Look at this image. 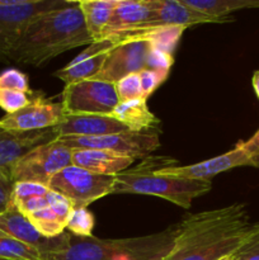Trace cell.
<instances>
[{
	"instance_id": "6da1fadb",
	"label": "cell",
	"mask_w": 259,
	"mask_h": 260,
	"mask_svg": "<svg viewBox=\"0 0 259 260\" xmlns=\"http://www.w3.org/2000/svg\"><path fill=\"white\" fill-rule=\"evenodd\" d=\"M255 226L241 203L195 213L179 222L174 246L164 260H221L231 256Z\"/></svg>"
},
{
	"instance_id": "7a4b0ae2",
	"label": "cell",
	"mask_w": 259,
	"mask_h": 260,
	"mask_svg": "<svg viewBox=\"0 0 259 260\" xmlns=\"http://www.w3.org/2000/svg\"><path fill=\"white\" fill-rule=\"evenodd\" d=\"M94 40L84 22L79 2L71 7L38 15L23 32L8 58L18 63L40 66L56 56Z\"/></svg>"
},
{
	"instance_id": "3957f363",
	"label": "cell",
	"mask_w": 259,
	"mask_h": 260,
	"mask_svg": "<svg viewBox=\"0 0 259 260\" xmlns=\"http://www.w3.org/2000/svg\"><path fill=\"white\" fill-rule=\"evenodd\" d=\"M211 188V180L173 177L139 167L116 175L112 194L155 196L188 210L195 198L206 194Z\"/></svg>"
},
{
	"instance_id": "277c9868",
	"label": "cell",
	"mask_w": 259,
	"mask_h": 260,
	"mask_svg": "<svg viewBox=\"0 0 259 260\" xmlns=\"http://www.w3.org/2000/svg\"><path fill=\"white\" fill-rule=\"evenodd\" d=\"M75 3L74 0H0V58H8L35 18Z\"/></svg>"
},
{
	"instance_id": "5b68a950",
	"label": "cell",
	"mask_w": 259,
	"mask_h": 260,
	"mask_svg": "<svg viewBox=\"0 0 259 260\" xmlns=\"http://www.w3.org/2000/svg\"><path fill=\"white\" fill-rule=\"evenodd\" d=\"M73 150L58 140L41 145L25 154L10 172L13 183L33 182L46 185L51 183L55 175L71 165Z\"/></svg>"
},
{
	"instance_id": "8992f818",
	"label": "cell",
	"mask_w": 259,
	"mask_h": 260,
	"mask_svg": "<svg viewBox=\"0 0 259 260\" xmlns=\"http://www.w3.org/2000/svg\"><path fill=\"white\" fill-rule=\"evenodd\" d=\"M113 175H101L69 165L53 177L48 188L68 198L74 207H88L94 201L112 194Z\"/></svg>"
},
{
	"instance_id": "52a82bcc",
	"label": "cell",
	"mask_w": 259,
	"mask_h": 260,
	"mask_svg": "<svg viewBox=\"0 0 259 260\" xmlns=\"http://www.w3.org/2000/svg\"><path fill=\"white\" fill-rule=\"evenodd\" d=\"M61 103L65 114L111 116L119 98L113 83L89 79L66 85Z\"/></svg>"
},
{
	"instance_id": "ba28073f",
	"label": "cell",
	"mask_w": 259,
	"mask_h": 260,
	"mask_svg": "<svg viewBox=\"0 0 259 260\" xmlns=\"http://www.w3.org/2000/svg\"><path fill=\"white\" fill-rule=\"evenodd\" d=\"M58 141L71 150L96 149L106 150L123 156L145 157L159 149L160 140L157 132H121L96 137H58Z\"/></svg>"
},
{
	"instance_id": "9c48e42d",
	"label": "cell",
	"mask_w": 259,
	"mask_h": 260,
	"mask_svg": "<svg viewBox=\"0 0 259 260\" xmlns=\"http://www.w3.org/2000/svg\"><path fill=\"white\" fill-rule=\"evenodd\" d=\"M150 50L151 46L146 41H122L109 51L103 66L94 79L116 84L124 76L141 73L146 69Z\"/></svg>"
},
{
	"instance_id": "30bf717a",
	"label": "cell",
	"mask_w": 259,
	"mask_h": 260,
	"mask_svg": "<svg viewBox=\"0 0 259 260\" xmlns=\"http://www.w3.org/2000/svg\"><path fill=\"white\" fill-rule=\"evenodd\" d=\"M0 230L40 251L42 260L50 254L62 251L69 244V231L65 230L55 239L45 238L36 230L30 221L14 207H9L5 212L0 213Z\"/></svg>"
},
{
	"instance_id": "8fae6325",
	"label": "cell",
	"mask_w": 259,
	"mask_h": 260,
	"mask_svg": "<svg viewBox=\"0 0 259 260\" xmlns=\"http://www.w3.org/2000/svg\"><path fill=\"white\" fill-rule=\"evenodd\" d=\"M65 116L61 102H50L42 98L30 101L28 106L0 118V127L13 131H38L56 127Z\"/></svg>"
},
{
	"instance_id": "7c38bea8",
	"label": "cell",
	"mask_w": 259,
	"mask_h": 260,
	"mask_svg": "<svg viewBox=\"0 0 259 260\" xmlns=\"http://www.w3.org/2000/svg\"><path fill=\"white\" fill-rule=\"evenodd\" d=\"M238 167H255L253 156L239 142L233 150L212 159L205 160L197 164L184 165V167H170L169 165V167L160 168L157 172L161 174L188 178V179L211 180V178L215 175Z\"/></svg>"
},
{
	"instance_id": "4fadbf2b",
	"label": "cell",
	"mask_w": 259,
	"mask_h": 260,
	"mask_svg": "<svg viewBox=\"0 0 259 260\" xmlns=\"http://www.w3.org/2000/svg\"><path fill=\"white\" fill-rule=\"evenodd\" d=\"M55 127L38 131H13L0 127V172L10 177L12 168L35 147L56 141Z\"/></svg>"
},
{
	"instance_id": "5bb4252c",
	"label": "cell",
	"mask_w": 259,
	"mask_h": 260,
	"mask_svg": "<svg viewBox=\"0 0 259 260\" xmlns=\"http://www.w3.org/2000/svg\"><path fill=\"white\" fill-rule=\"evenodd\" d=\"M151 27H156L154 13L147 7L145 0H116L111 20L99 40H116L122 36Z\"/></svg>"
},
{
	"instance_id": "9a60e30c",
	"label": "cell",
	"mask_w": 259,
	"mask_h": 260,
	"mask_svg": "<svg viewBox=\"0 0 259 260\" xmlns=\"http://www.w3.org/2000/svg\"><path fill=\"white\" fill-rule=\"evenodd\" d=\"M55 128L58 137H96L130 131L114 117L94 114H65Z\"/></svg>"
},
{
	"instance_id": "2e32d148",
	"label": "cell",
	"mask_w": 259,
	"mask_h": 260,
	"mask_svg": "<svg viewBox=\"0 0 259 260\" xmlns=\"http://www.w3.org/2000/svg\"><path fill=\"white\" fill-rule=\"evenodd\" d=\"M147 7L154 13L155 25H177L188 28L203 23L230 22L226 19L208 17L185 7L180 0H145Z\"/></svg>"
},
{
	"instance_id": "e0dca14e",
	"label": "cell",
	"mask_w": 259,
	"mask_h": 260,
	"mask_svg": "<svg viewBox=\"0 0 259 260\" xmlns=\"http://www.w3.org/2000/svg\"><path fill=\"white\" fill-rule=\"evenodd\" d=\"M135 159L114 154L106 150L78 149L73 150L71 164L101 175H113L128 170Z\"/></svg>"
},
{
	"instance_id": "ac0fdd59",
	"label": "cell",
	"mask_w": 259,
	"mask_h": 260,
	"mask_svg": "<svg viewBox=\"0 0 259 260\" xmlns=\"http://www.w3.org/2000/svg\"><path fill=\"white\" fill-rule=\"evenodd\" d=\"M147 99L139 98L119 102L111 114L132 132H150L160 126V119L150 112Z\"/></svg>"
},
{
	"instance_id": "d6986e66",
	"label": "cell",
	"mask_w": 259,
	"mask_h": 260,
	"mask_svg": "<svg viewBox=\"0 0 259 260\" xmlns=\"http://www.w3.org/2000/svg\"><path fill=\"white\" fill-rule=\"evenodd\" d=\"M184 30L185 28L177 27V25H157V27L144 28V29L136 30V32L122 36V37L116 38L113 41H116L117 43L122 42V41L131 40L146 41L152 48H156V50L164 51V52L173 55ZM109 40H112V38H109Z\"/></svg>"
},
{
	"instance_id": "ffe728a7",
	"label": "cell",
	"mask_w": 259,
	"mask_h": 260,
	"mask_svg": "<svg viewBox=\"0 0 259 260\" xmlns=\"http://www.w3.org/2000/svg\"><path fill=\"white\" fill-rule=\"evenodd\" d=\"M116 0H79L86 29L94 41L101 38L113 14Z\"/></svg>"
},
{
	"instance_id": "44dd1931",
	"label": "cell",
	"mask_w": 259,
	"mask_h": 260,
	"mask_svg": "<svg viewBox=\"0 0 259 260\" xmlns=\"http://www.w3.org/2000/svg\"><path fill=\"white\" fill-rule=\"evenodd\" d=\"M180 2L196 12L226 20H230L229 14L236 10L259 8V0H180Z\"/></svg>"
},
{
	"instance_id": "7402d4cb",
	"label": "cell",
	"mask_w": 259,
	"mask_h": 260,
	"mask_svg": "<svg viewBox=\"0 0 259 260\" xmlns=\"http://www.w3.org/2000/svg\"><path fill=\"white\" fill-rule=\"evenodd\" d=\"M107 55H108V52L102 53V55L95 56V57L89 58V60L81 61V62L75 63V65H66L65 68L55 71L53 76L61 79L66 85L78 83V81L94 79L96 74L99 73L102 66H103Z\"/></svg>"
},
{
	"instance_id": "603a6c76",
	"label": "cell",
	"mask_w": 259,
	"mask_h": 260,
	"mask_svg": "<svg viewBox=\"0 0 259 260\" xmlns=\"http://www.w3.org/2000/svg\"><path fill=\"white\" fill-rule=\"evenodd\" d=\"M0 260H42L40 251L0 230Z\"/></svg>"
},
{
	"instance_id": "cb8c5ba5",
	"label": "cell",
	"mask_w": 259,
	"mask_h": 260,
	"mask_svg": "<svg viewBox=\"0 0 259 260\" xmlns=\"http://www.w3.org/2000/svg\"><path fill=\"white\" fill-rule=\"evenodd\" d=\"M36 230L47 239H55L66 230V225L53 213L50 207H45L27 216Z\"/></svg>"
},
{
	"instance_id": "d4e9b609",
	"label": "cell",
	"mask_w": 259,
	"mask_h": 260,
	"mask_svg": "<svg viewBox=\"0 0 259 260\" xmlns=\"http://www.w3.org/2000/svg\"><path fill=\"white\" fill-rule=\"evenodd\" d=\"M94 216L86 207H74L66 222V231L81 238L93 236Z\"/></svg>"
},
{
	"instance_id": "484cf974",
	"label": "cell",
	"mask_w": 259,
	"mask_h": 260,
	"mask_svg": "<svg viewBox=\"0 0 259 260\" xmlns=\"http://www.w3.org/2000/svg\"><path fill=\"white\" fill-rule=\"evenodd\" d=\"M114 86H116V91L119 98V102H127L132 101V99L144 98V95H142L141 81H140V73L124 76L121 80L117 81L114 84Z\"/></svg>"
},
{
	"instance_id": "4316f807",
	"label": "cell",
	"mask_w": 259,
	"mask_h": 260,
	"mask_svg": "<svg viewBox=\"0 0 259 260\" xmlns=\"http://www.w3.org/2000/svg\"><path fill=\"white\" fill-rule=\"evenodd\" d=\"M30 103L27 93L17 90L0 89V108L4 109L7 114L15 113Z\"/></svg>"
},
{
	"instance_id": "83f0119b",
	"label": "cell",
	"mask_w": 259,
	"mask_h": 260,
	"mask_svg": "<svg viewBox=\"0 0 259 260\" xmlns=\"http://www.w3.org/2000/svg\"><path fill=\"white\" fill-rule=\"evenodd\" d=\"M0 89L29 93L28 76L17 69H8L0 74Z\"/></svg>"
},
{
	"instance_id": "f1b7e54d",
	"label": "cell",
	"mask_w": 259,
	"mask_h": 260,
	"mask_svg": "<svg viewBox=\"0 0 259 260\" xmlns=\"http://www.w3.org/2000/svg\"><path fill=\"white\" fill-rule=\"evenodd\" d=\"M50 188L40 183L33 182H17L14 183L12 194V202L27 200L30 197H46Z\"/></svg>"
},
{
	"instance_id": "f546056e",
	"label": "cell",
	"mask_w": 259,
	"mask_h": 260,
	"mask_svg": "<svg viewBox=\"0 0 259 260\" xmlns=\"http://www.w3.org/2000/svg\"><path fill=\"white\" fill-rule=\"evenodd\" d=\"M231 260H259V222L243 245L231 255Z\"/></svg>"
},
{
	"instance_id": "4dcf8cb0",
	"label": "cell",
	"mask_w": 259,
	"mask_h": 260,
	"mask_svg": "<svg viewBox=\"0 0 259 260\" xmlns=\"http://www.w3.org/2000/svg\"><path fill=\"white\" fill-rule=\"evenodd\" d=\"M46 200H47L48 207L53 211L56 216L62 221L66 225L68 222L69 216L71 215L74 210V206L70 201L66 197H63L60 193H56L53 190H48V193L46 194Z\"/></svg>"
},
{
	"instance_id": "1f68e13d",
	"label": "cell",
	"mask_w": 259,
	"mask_h": 260,
	"mask_svg": "<svg viewBox=\"0 0 259 260\" xmlns=\"http://www.w3.org/2000/svg\"><path fill=\"white\" fill-rule=\"evenodd\" d=\"M173 62H174L173 55L151 47L149 55H147L146 69L157 71V73L168 76L170 73V69L173 66Z\"/></svg>"
},
{
	"instance_id": "d6a6232c",
	"label": "cell",
	"mask_w": 259,
	"mask_h": 260,
	"mask_svg": "<svg viewBox=\"0 0 259 260\" xmlns=\"http://www.w3.org/2000/svg\"><path fill=\"white\" fill-rule=\"evenodd\" d=\"M168 76L163 75V74L157 73V71L150 70V69H145L140 73V81H141L142 88V95L145 99L149 98L165 80Z\"/></svg>"
},
{
	"instance_id": "836d02e7",
	"label": "cell",
	"mask_w": 259,
	"mask_h": 260,
	"mask_svg": "<svg viewBox=\"0 0 259 260\" xmlns=\"http://www.w3.org/2000/svg\"><path fill=\"white\" fill-rule=\"evenodd\" d=\"M14 183L9 175L0 172V213L5 212L12 203V194Z\"/></svg>"
},
{
	"instance_id": "e575fe53",
	"label": "cell",
	"mask_w": 259,
	"mask_h": 260,
	"mask_svg": "<svg viewBox=\"0 0 259 260\" xmlns=\"http://www.w3.org/2000/svg\"><path fill=\"white\" fill-rule=\"evenodd\" d=\"M239 144L253 156L255 167L259 168V128L250 139L246 140V141H239Z\"/></svg>"
},
{
	"instance_id": "d590c367",
	"label": "cell",
	"mask_w": 259,
	"mask_h": 260,
	"mask_svg": "<svg viewBox=\"0 0 259 260\" xmlns=\"http://www.w3.org/2000/svg\"><path fill=\"white\" fill-rule=\"evenodd\" d=\"M251 84H253L254 91H255L256 96H258L259 99V70H256L255 73H254L253 79H251Z\"/></svg>"
},
{
	"instance_id": "8d00e7d4",
	"label": "cell",
	"mask_w": 259,
	"mask_h": 260,
	"mask_svg": "<svg viewBox=\"0 0 259 260\" xmlns=\"http://www.w3.org/2000/svg\"><path fill=\"white\" fill-rule=\"evenodd\" d=\"M221 260H231V256H226V258L221 259Z\"/></svg>"
}]
</instances>
